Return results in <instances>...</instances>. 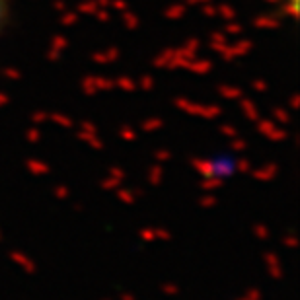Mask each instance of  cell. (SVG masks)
<instances>
[{"label": "cell", "instance_id": "6da1fadb", "mask_svg": "<svg viewBox=\"0 0 300 300\" xmlns=\"http://www.w3.org/2000/svg\"><path fill=\"white\" fill-rule=\"evenodd\" d=\"M0 22H2V0H0Z\"/></svg>", "mask_w": 300, "mask_h": 300}]
</instances>
